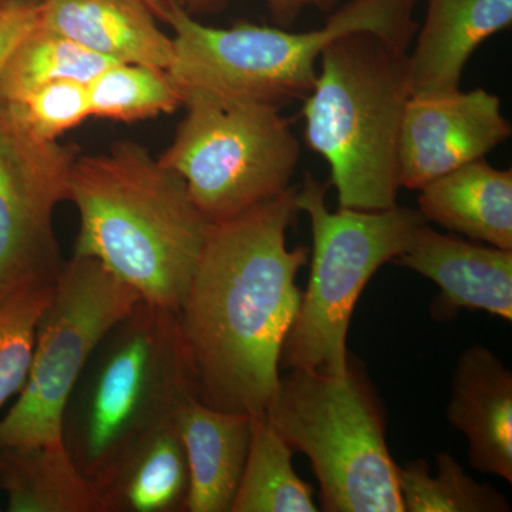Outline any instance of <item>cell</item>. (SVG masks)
Listing matches in <instances>:
<instances>
[{"label":"cell","mask_w":512,"mask_h":512,"mask_svg":"<svg viewBox=\"0 0 512 512\" xmlns=\"http://www.w3.org/2000/svg\"><path fill=\"white\" fill-rule=\"evenodd\" d=\"M190 468L175 419L141 441L100 491L109 512L187 511Z\"/></svg>","instance_id":"cell-19"},{"label":"cell","mask_w":512,"mask_h":512,"mask_svg":"<svg viewBox=\"0 0 512 512\" xmlns=\"http://www.w3.org/2000/svg\"><path fill=\"white\" fill-rule=\"evenodd\" d=\"M311 461L328 512H404L382 406L357 360L343 376L292 369L264 413Z\"/></svg>","instance_id":"cell-6"},{"label":"cell","mask_w":512,"mask_h":512,"mask_svg":"<svg viewBox=\"0 0 512 512\" xmlns=\"http://www.w3.org/2000/svg\"><path fill=\"white\" fill-rule=\"evenodd\" d=\"M40 26L111 62L168 70L173 37L143 0H40Z\"/></svg>","instance_id":"cell-14"},{"label":"cell","mask_w":512,"mask_h":512,"mask_svg":"<svg viewBox=\"0 0 512 512\" xmlns=\"http://www.w3.org/2000/svg\"><path fill=\"white\" fill-rule=\"evenodd\" d=\"M144 3L153 10L154 15L157 19L163 20L165 0H143Z\"/></svg>","instance_id":"cell-28"},{"label":"cell","mask_w":512,"mask_h":512,"mask_svg":"<svg viewBox=\"0 0 512 512\" xmlns=\"http://www.w3.org/2000/svg\"><path fill=\"white\" fill-rule=\"evenodd\" d=\"M419 211L454 234L512 251V171L473 161L421 188Z\"/></svg>","instance_id":"cell-17"},{"label":"cell","mask_w":512,"mask_h":512,"mask_svg":"<svg viewBox=\"0 0 512 512\" xmlns=\"http://www.w3.org/2000/svg\"><path fill=\"white\" fill-rule=\"evenodd\" d=\"M141 296L90 256L64 262L37 323L19 399L0 420V450L63 443V414L94 350Z\"/></svg>","instance_id":"cell-9"},{"label":"cell","mask_w":512,"mask_h":512,"mask_svg":"<svg viewBox=\"0 0 512 512\" xmlns=\"http://www.w3.org/2000/svg\"><path fill=\"white\" fill-rule=\"evenodd\" d=\"M188 15L198 16L214 13L224 8L229 0H171ZM339 0H266L269 12L276 25L291 26L303 10L316 8L329 12Z\"/></svg>","instance_id":"cell-27"},{"label":"cell","mask_w":512,"mask_h":512,"mask_svg":"<svg viewBox=\"0 0 512 512\" xmlns=\"http://www.w3.org/2000/svg\"><path fill=\"white\" fill-rule=\"evenodd\" d=\"M291 447L265 414L252 417L251 444L231 512H316L311 485L292 466Z\"/></svg>","instance_id":"cell-20"},{"label":"cell","mask_w":512,"mask_h":512,"mask_svg":"<svg viewBox=\"0 0 512 512\" xmlns=\"http://www.w3.org/2000/svg\"><path fill=\"white\" fill-rule=\"evenodd\" d=\"M437 476L424 460L396 464L404 512H507L510 503L491 485L468 476L448 453L436 456Z\"/></svg>","instance_id":"cell-22"},{"label":"cell","mask_w":512,"mask_h":512,"mask_svg":"<svg viewBox=\"0 0 512 512\" xmlns=\"http://www.w3.org/2000/svg\"><path fill=\"white\" fill-rule=\"evenodd\" d=\"M76 150L30 136L0 110V302L62 272L53 211L67 200Z\"/></svg>","instance_id":"cell-10"},{"label":"cell","mask_w":512,"mask_h":512,"mask_svg":"<svg viewBox=\"0 0 512 512\" xmlns=\"http://www.w3.org/2000/svg\"><path fill=\"white\" fill-rule=\"evenodd\" d=\"M396 264L439 286L433 315L450 319L460 309L512 320V251L473 239L440 234L423 224Z\"/></svg>","instance_id":"cell-12"},{"label":"cell","mask_w":512,"mask_h":512,"mask_svg":"<svg viewBox=\"0 0 512 512\" xmlns=\"http://www.w3.org/2000/svg\"><path fill=\"white\" fill-rule=\"evenodd\" d=\"M56 282L23 286L0 302V407L25 386L37 323L52 299Z\"/></svg>","instance_id":"cell-24"},{"label":"cell","mask_w":512,"mask_h":512,"mask_svg":"<svg viewBox=\"0 0 512 512\" xmlns=\"http://www.w3.org/2000/svg\"><path fill=\"white\" fill-rule=\"evenodd\" d=\"M296 187L214 222L177 309L192 394L222 412L261 416L278 389L309 249L286 245Z\"/></svg>","instance_id":"cell-1"},{"label":"cell","mask_w":512,"mask_h":512,"mask_svg":"<svg viewBox=\"0 0 512 512\" xmlns=\"http://www.w3.org/2000/svg\"><path fill=\"white\" fill-rule=\"evenodd\" d=\"M252 417L212 409L192 394L178 407L175 424L190 468L187 511L231 512L247 463Z\"/></svg>","instance_id":"cell-16"},{"label":"cell","mask_w":512,"mask_h":512,"mask_svg":"<svg viewBox=\"0 0 512 512\" xmlns=\"http://www.w3.org/2000/svg\"><path fill=\"white\" fill-rule=\"evenodd\" d=\"M10 2V0H0V8H2L3 5H5V3H8Z\"/></svg>","instance_id":"cell-29"},{"label":"cell","mask_w":512,"mask_h":512,"mask_svg":"<svg viewBox=\"0 0 512 512\" xmlns=\"http://www.w3.org/2000/svg\"><path fill=\"white\" fill-rule=\"evenodd\" d=\"M326 192L328 185L311 175L296 187V207L311 221L313 261L279 366L343 376L349 369L348 332L357 299L377 269L406 251L427 221L419 210L397 205L330 212Z\"/></svg>","instance_id":"cell-7"},{"label":"cell","mask_w":512,"mask_h":512,"mask_svg":"<svg viewBox=\"0 0 512 512\" xmlns=\"http://www.w3.org/2000/svg\"><path fill=\"white\" fill-rule=\"evenodd\" d=\"M511 23L512 0H430L416 46L407 55L412 96L460 89L477 47Z\"/></svg>","instance_id":"cell-15"},{"label":"cell","mask_w":512,"mask_h":512,"mask_svg":"<svg viewBox=\"0 0 512 512\" xmlns=\"http://www.w3.org/2000/svg\"><path fill=\"white\" fill-rule=\"evenodd\" d=\"M0 490L10 512H109L63 443L0 450Z\"/></svg>","instance_id":"cell-18"},{"label":"cell","mask_w":512,"mask_h":512,"mask_svg":"<svg viewBox=\"0 0 512 512\" xmlns=\"http://www.w3.org/2000/svg\"><path fill=\"white\" fill-rule=\"evenodd\" d=\"M447 420L466 436L474 470L512 483V373L490 349L458 359Z\"/></svg>","instance_id":"cell-13"},{"label":"cell","mask_w":512,"mask_h":512,"mask_svg":"<svg viewBox=\"0 0 512 512\" xmlns=\"http://www.w3.org/2000/svg\"><path fill=\"white\" fill-rule=\"evenodd\" d=\"M511 133L500 99L487 90L413 94L400 127L399 187L420 191L463 165L483 160Z\"/></svg>","instance_id":"cell-11"},{"label":"cell","mask_w":512,"mask_h":512,"mask_svg":"<svg viewBox=\"0 0 512 512\" xmlns=\"http://www.w3.org/2000/svg\"><path fill=\"white\" fill-rule=\"evenodd\" d=\"M305 99V141L330 165L339 208L383 211L399 191L400 127L410 99L407 53L373 33L330 43Z\"/></svg>","instance_id":"cell-5"},{"label":"cell","mask_w":512,"mask_h":512,"mask_svg":"<svg viewBox=\"0 0 512 512\" xmlns=\"http://www.w3.org/2000/svg\"><path fill=\"white\" fill-rule=\"evenodd\" d=\"M185 117L158 160L183 177L211 222L237 217L291 188L301 146L281 107L188 94Z\"/></svg>","instance_id":"cell-8"},{"label":"cell","mask_w":512,"mask_h":512,"mask_svg":"<svg viewBox=\"0 0 512 512\" xmlns=\"http://www.w3.org/2000/svg\"><path fill=\"white\" fill-rule=\"evenodd\" d=\"M90 113L97 119L134 123L171 114L183 106L168 70L113 63L87 84Z\"/></svg>","instance_id":"cell-23"},{"label":"cell","mask_w":512,"mask_h":512,"mask_svg":"<svg viewBox=\"0 0 512 512\" xmlns=\"http://www.w3.org/2000/svg\"><path fill=\"white\" fill-rule=\"evenodd\" d=\"M40 0H10L0 8V74L23 37L40 20Z\"/></svg>","instance_id":"cell-26"},{"label":"cell","mask_w":512,"mask_h":512,"mask_svg":"<svg viewBox=\"0 0 512 512\" xmlns=\"http://www.w3.org/2000/svg\"><path fill=\"white\" fill-rule=\"evenodd\" d=\"M113 63L116 62L43 28L39 20L13 50L0 74V100L62 80L89 84Z\"/></svg>","instance_id":"cell-21"},{"label":"cell","mask_w":512,"mask_h":512,"mask_svg":"<svg viewBox=\"0 0 512 512\" xmlns=\"http://www.w3.org/2000/svg\"><path fill=\"white\" fill-rule=\"evenodd\" d=\"M191 394L177 311L141 299L101 339L77 380L63 414L64 447L100 493Z\"/></svg>","instance_id":"cell-3"},{"label":"cell","mask_w":512,"mask_h":512,"mask_svg":"<svg viewBox=\"0 0 512 512\" xmlns=\"http://www.w3.org/2000/svg\"><path fill=\"white\" fill-rule=\"evenodd\" d=\"M80 218L73 255L90 256L143 301L177 311L214 222L180 174L134 141L77 157L67 185Z\"/></svg>","instance_id":"cell-2"},{"label":"cell","mask_w":512,"mask_h":512,"mask_svg":"<svg viewBox=\"0 0 512 512\" xmlns=\"http://www.w3.org/2000/svg\"><path fill=\"white\" fill-rule=\"evenodd\" d=\"M417 0H352L323 28L293 33L239 23L210 28L165 0L163 20L174 29V60L168 73L181 97L188 94L282 104L312 92L323 50L350 33H373L400 52L416 35Z\"/></svg>","instance_id":"cell-4"},{"label":"cell","mask_w":512,"mask_h":512,"mask_svg":"<svg viewBox=\"0 0 512 512\" xmlns=\"http://www.w3.org/2000/svg\"><path fill=\"white\" fill-rule=\"evenodd\" d=\"M0 110L23 131L43 141H59L64 133L92 117L87 84L72 80L43 84L0 100Z\"/></svg>","instance_id":"cell-25"}]
</instances>
